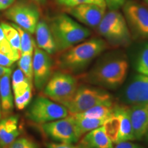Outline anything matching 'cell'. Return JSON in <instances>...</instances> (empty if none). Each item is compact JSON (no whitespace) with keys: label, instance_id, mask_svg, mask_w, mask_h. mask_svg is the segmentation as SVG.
<instances>
[{"label":"cell","instance_id":"1","mask_svg":"<svg viewBox=\"0 0 148 148\" xmlns=\"http://www.w3.org/2000/svg\"><path fill=\"white\" fill-rule=\"evenodd\" d=\"M108 47L106 40L93 38L84 40L61 51L57 59V65L66 73H78L84 70L91 61Z\"/></svg>","mask_w":148,"mask_h":148},{"label":"cell","instance_id":"2","mask_svg":"<svg viewBox=\"0 0 148 148\" xmlns=\"http://www.w3.org/2000/svg\"><path fill=\"white\" fill-rule=\"evenodd\" d=\"M49 26L57 51H62L84 41L91 34L89 29L66 14L53 16Z\"/></svg>","mask_w":148,"mask_h":148},{"label":"cell","instance_id":"3","mask_svg":"<svg viewBox=\"0 0 148 148\" xmlns=\"http://www.w3.org/2000/svg\"><path fill=\"white\" fill-rule=\"evenodd\" d=\"M128 62L122 57H114L98 63L90 71L86 79L88 82L105 88H116L126 78Z\"/></svg>","mask_w":148,"mask_h":148},{"label":"cell","instance_id":"4","mask_svg":"<svg viewBox=\"0 0 148 148\" xmlns=\"http://www.w3.org/2000/svg\"><path fill=\"white\" fill-rule=\"evenodd\" d=\"M106 42L115 46H126L132 40V35L124 16L119 10L106 12L96 27Z\"/></svg>","mask_w":148,"mask_h":148},{"label":"cell","instance_id":"5","mask_svg":"<svg viewBox=\"0 0 148 148\" xmlns=\"http://www.w3.org/2000/svg\"><path fill=\"white\" fill-rule=\"evenodd\" d=\"M110 94L106 90L90 86L78 87L70 100L63 105L69 114L84 112L96 105L112 102Z\"/></svg>","mask_w":148,"mask_h":148},{"label":"cell","instance_id":"6","mask_svg":"<svg viewBox=\"0 0 148 148\" xmlns=\"http://www.w3.org/2000/svg\"><path fill=\"white\" fill-rule=\"evenodd\" d=\"M77 88L76 79L71 73L57 71L48 80L43 93L55 102L64 105L71 99Z\"/></svg>","mask_w":148,"mask_h":148},{"label":"cell","instance_id":"7","mask_svg":"<svg viewBox=\"0 0 148 148\" xmlns=\"http://www.w3.org/2000/svg\"><path fill=\"white\" fill-rule=\"evenodd\" d=\"M69 111L63 105L39 96L31 103L26 112L27 119L36 123H43L62 119L69 115Z\"/></svg>","mask_w":148,"mask_h":148},{"label":"cell","instance_id":"8","mask_svg":"<svg viewBox=\"0 0 148 148\" xmlns=\"http://www.w3.org/2000/svg\"><path fill=\"white\" fill-rule=\"evenodd\" d=\"M123 14L132 37L148 38V8L138 1L129 0L123 5Z\"/></svg>","mask_w":148,"mask_h":148},{"label":"cell","instance_id":"9","mask_svg":"<svg viewBox=\"0 0 148 148\" xmlns=\"http://www.w3.org/2000/svg\"><path fill=\"white\" fill-rule=\"evenodd\" d=\"M36 5L32 2L18 1L8 8L5 15L29 34H34L40 17L39 10Z\"/></svg>","mask_w":148,"mask_h":148},{"label":"cell","instance_id":"10","mask_svg":"<svg viewBox=\"0 0 148 148\" xmlns=\"http://www.w3.org/2000/svg\"><path fill=\"white\" fill-rule=\"evenodd\" d=\"M41 127L44 133L55 141L64 143H74L79 140L69 114L62 119L43 123Z\"/></svg>","mask_w":148,"mask_h":148},{"label":"cell","instance_id":"11","mask_svg":"<svg viewBox=\"0 0 148 148\" xmlns=\"http://www.w3.org/2000/svg\"><path fill=\"white\" fill-rule=\"evenodd\" d=\"M66 13L79 23L96 28L106 12V6L95 3H86L64 8Z\"/></svg>","mask_w":148,"mask_h":148},{"label":"cell","instance_id":"12","mask_svg":"<svg viewBox=\"0 0 148 148\" xmlns=\"http://www.w3.org/2000/svg\"><path fill=\"white\" fill-rule=\"evenodd\" d=\"M32 65L35 87L39 90L43 89L52 75V60L49 53L35 45Z\"/></svg>","mask_w":148,"mask_h":148},{"label":"cell","instance_id":"13","mask_svg":"<svg viewBox=\"0 0 148 148\" xmlns=\"http://www.w3.org/2000/svg\"><path fill=\"white\" fill-rule=\"evenodd\" d=\"M12 86L16 108L23 110L29 104L32 98V83L18 68L12 73Z\"/></svg>","mask_w":148,"mask_h":148},{"label":"cell","instance_id":"14","mask_svg":"<svg viewBox=\"0 0 148 148\" xmlns=\"http://www.w3.org/2000/svg\"><path fill=\"white\" fill-rule=\"evenodd\" d=\"M124 98L132 105L148 103V76L140 73L135 75L125 88Z\"/></svg>","mask_w":148,"mask_h":148},{"label":"cell","instance_id":"15","mask_svg":"<svg viewBox=\"0 0 148 148\" xmlns=\"http://www.w3.org/2000/svg\"><path fill=\"white\" fill-rule=\"evenodd\" d=\"M128 112L135 139H141L148 131V103L132 105Z\"/></svg>","mask_w":148,"mask_h":148},{"label":"cell","instance_id":"16","mask_svg":"<svg viewBox=\"0 0 148 148\" xmlns=\"http://www.w3.org/2000/svg\"><path fill=\"white\" fill-rule=\"evenodd\" d=\"M17 116L9 115L0 120V146L8 147L21 134Z\"/></svg>","mask_w":148,"mask_h":148},{"label":"cell","instance_id":"17","mask_svg":"<svg viewBox=\"0 0 148 148\" xmlns=\"http://www.w3.org/2000/svg\"><path fill=\"white\" fill-rule=\"evenodd\" d=\"M79 144L83 148H113V143L106 135L103 125L85 134Z\"/></svg>","mask_w":148,"mask_h":148},{"label":"cell","instance_id":"18","mask_svg":"<svg viewBox=\"0 0 148 148\" xmlns=\"http://www.w3.org/2000/svg\"><path fill=\"white\" fill-rule=\"evenodd\" d=\"M37 47L49 54H53L57 51L53 38L49 29V24L44 20L38 22L35 29Z\"/></svg>","mask_w":148,"mask_h":148},{"label":"cell","instance_id":"19","mask_svg":"<svg viewBox=\"0 0 148 148\" xmlns=\"http://www.w3.org/2000/svg\"><path fill=\"white\" fill-rule=\"evenodd\" d=\"M114 113L118 116L120 122L119 132L116 143L135 140L132 123L130 118L128 107L115 106L114 108Z\"/></svg>","mask_w":148,"mask_h":148},{"label":"cell","instance_id":"20","mask_svg":"<svg viewBox=\"0 0 148 148\" xmlns=\"http://www.w3.org/2000/svg\"><path fill=\"white\" fill-rule=\"evenodd\" d=\"M7 73L0 78V100L3 115L8 116L13 110V96L10 86V75Z\"/></svg>","mask_w":148,"mask_h":148},{"label":"cell","instance_id":"21","mask_svg":"<svg viewBox=\"0 0 148 148\" xmlns=\"http://www.w3.org/2000/svg\"><path fill=\"white\" fill-rule=\"evenodd\" d=\"M75 126L77 138H80L86 133L102 126L108 119H93L81 116L77 114H69Z\"/></svg>","mask_w":148,"mask_h":148},{"label":"cell","instance_id":"22","mask_svg":"<svg viewBox=\"0 0 148 148\" xmlns=\"http://www.w3.org/2000/svg\"><path fill=\"white\" fill-rule=\"evenodd\" d=\"M114 106H114L112 101L100 103L85 110L84 112L77 113V114L84 117L93 119H108L113 114Z\"/></svg>","mask_w":148,"mask_h":148},{"label":"cell","instance_id":"23","mask_svg":"<svg viewBox=\"0 0 148 148\" xmlns=\"http://www.w3.org/2000/svg\"><path fill=\"white\" fill-rule=\"evenodd\" d=\"M134 68L138 73L148 76V42L138 48L134 58Z\"/></svg>","mask_w":148,"mask_h":148},{"label":"cell","instance_id":"24","mask_svg":"<svg viewBox=\"0 0 148 148\" xmlns=\"http://www.w3.org/2000/svg\"><path fill=\"white\" fill-rule=\"evenodd\" d=\"M1 26L2 27L5 36L10 44L11 47L16 53L21 56V42L18 32L12 25L1 22Z\"/></svg>","mask_w":148,"mask_h":148},{"label":"cell","instance_id":"25","mask_svg":"<svg viewBox=\"0 0 148 148\" xmlns=\"http://www.w3.org/2000/svg\"><path fill=\"white\" fill-rule=\"evenodd\" d=\"M104 131L108 137L113 143H116L119 132L120 122L118 116L115 113L109 117L103 125Z\"/></svg>","mask_w":148,"mask_h":148},{"label":"cell","instance_id":"26","mask_svg":"<svg viewBox=\"0 0 148 148\" xmlns=\"http://www.w3.org/2000/svg\"><path fill=\"white\" fill-rule=\"evenodd\" d=\"M12 25L17 29L20 36V42H21V54L30 53L33 54V51L35 47V42L32 39V36L28 32L18 26L16 24L12 23Z\"/></svg>","mask_w":148,"mask_h":148},{"label":"cell","instance_id":"27","mask_svg":"<svg viewBox=\"0 0 148 148\" xmlns=\"http://www.w3.org/2000/svg\"><path fill=\"white\" fill-rule=\"evenodd\" d=\"M32 54L25 53L21 54L18 60V66L25 75V77L32 83L33 80V65Z\"/></svg>","mask_w":148,"mask_h":148},{"label":"cell","instance_id":"28","mask_svg":"<svg viewBox=\"0 0 148 148\" xmlns=\"http://www.w3.org/2000/svg\"><path fill=\"white\" fill-rule=\"evenodd\" d=\"M54 1L60 6L64 7V8L86 3H95L106 6L104 0H54Z\"/></svg>","mask_w":148,"mask_h":148},{"label":"cell","instance_id":"29","mask_svg":"<svg viewBox=\"0 0 148 148\" xmlns=\"http://www.w3.org/2000/svg\"><path fill=\"white\" fill-rule=\"evenodd\" d=\"M8 148H38L37 145L29 138L21 137L15 140L8 146Z\"/></svg>","mask_w":148,"mask_h":148},{"label":"cell","instance_id":"30","mask_svg":"<svg viewBox=\"0 0 148 148\" xmlns=\"http://www.w3.org/2000/svg\"><path fill=\"white\" fill-rule=\"evenodd\" d=\"M106 8L109 10H119L123 7L127 0H104Z\"/></svg>","mask_w":148,"mask_h":148},{"label":"cell","instance_id":"31","mask_svg":"<svg viewBox=\"0 0 148 148\" xmlns=\"http://www.w3.org/2000/svg\"><path fill=\"white\" fill-rule=\"evenodd\" d=\"M47 148H83L80 145H75L73 143H48L46 144Z\"/></svg>","mask_w":148,"mask_h":148},{"label":"cell","instance_id":"32","mask_svg":"<svg viewBox=\"0 0 148 148\" xmlns=\"http://www.w3.org/2000/svg\"><path fill=\"white\" fill-rule=\"evenodd\" d=\"M14 62H15L8 56L0 52V65L5 67H10Z\"/></svg>","mask_w":148,"mask_h":148},{"label":"cell","instance_id":"33","mask_svg":"<svg viewBox=\"0 0 148 148\" xmlns=\"http://www.w3.org/2000/svg\"><path fill=\"white\" fill-rule=\"evenodd\" d=\"M114 148H143L141 146L137 145V144L133 143L130 141L120 142L116 143Z\"/></svg>","mask_w":148,"mask_h":148},{"label":"cell","instance_id":"34","mask_svg":"<svg viewBox=\"0 0 148 148\" xmlns=\"http://www.w3.org/2000/svg\"><path fill=\"white\" fill-rule=\"evenodd\" d=\"M15 0H0V10H5L14 3Z\"/></svg>","mask_w":148,"mask_h":148},{"label":"cell","instance_id":"35","mask_svg":"<svg viewBox=\"0 0 148 148\" xmlns=\"http://www.w3.org/2000/svg\"><path fill=\"white\" fill-rule=\"evenodd\" d=\"M7 73H12V69L10 68L5 67V66L0 65V77Z\"/></svg>","mask_w":148,"mask_h":148},{"label":"cell","instance_id":"36","mask_svg":"<svg viewBox=\"0 0 148 148\" xmlns=\"http://www.w3.org/2000/svg\"><path fill=\"white\" fill-rule=\"evenodd\" d=\"M29 1L36 5H43L46 3L47 0H29Z\"/></svg>","mask_w":148,"mask_h":148},{"label":"cell","instance_id":"37","mask_svg":"<svg viewBox=\"0 0 148 148\" xmlns=\"http://www.w3.org/2000/svg\"><path fill=\"white\" fill-rule=\"evenodd\" d=\"M1 100H0V120H1Z\"/></svg>","mask_w":148,"mask_h":148},{"label":"cell","instance_id":"38","mask_svg":"<svg viewBox=\"0 0 148 148\" xmlns=\"http://www.w3.org/2000/svg\"><path fill=\"white\" fill-rule=\"evenodd\" d=\"M143 1L145 2V3H147V4H148V0H143Z\"/></svg>","mask_w":148,"mask_h":148},{"label":"cell","instance_id":"39","mask_svg":"<svg viewBox=\"0 0 148 148\" xmlns=\"http://www.w3.org/2000/svg\"><path fill=\"white\" fill-rule=\"evenodd\" d=\"M146 136H147V140H148V131H147V134H145Z\"/></svg>","mask_w":148,"mask_h":148},{"label":"cell","instance_id":"40","mask_svg":"<svg viewBox=\"0 0 148 148\" xmlns=\"http://www.w3.org/2000/svg\"><path fill=\"white\" fill-rule=\"evenodd\" d=\"M0 148H8V147H1V146H0Z\"/></svg>","mask_w":148,"mask_h":148}]
</instances>
